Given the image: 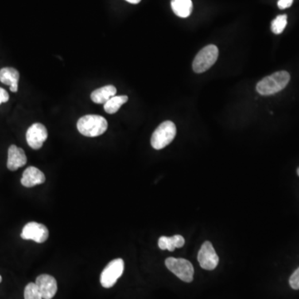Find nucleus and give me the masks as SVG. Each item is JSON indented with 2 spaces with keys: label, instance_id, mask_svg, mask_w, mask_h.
<instances>
[{
  "label": "nucleus",
  "instance_id": "21",
  "mask_svg": "<svg viewBox=\"0 0 299 299\" xmlns=\"http://www.w3.org/2000/svg\"><path fill=\"white\" fill-rule=\"evenodd\" d=\"M293 0H279L277 2V6L280 9H288L293 5Z\"/></svg>",
  "mask_w": 299,
  "mask_h": 299
},
{
  "label": "nucleus",
  "instance_id": "8",
  "mask_svg": "<svg viewBox=\"0 0 299 299\" xmlns=\"http://www.w3.org/2000/svg\"><path fill=\"white\" fill-rule=\"evenodd\" d=\"M219 257L217 255L212 244L205 241L198 253V261L199 265L206 270H213L219 264Z\"/></svg>",
  "mask_w": 299,
  "mask_h": 299
},
{
  "label": "nucleus",
  "instance_id": "18",
  "mask_svg": "<svg viewBox=\"0 0 299 299\" xmlns=\"http://www.w3.org/2000/svg\"><path fill=\"white\" fill-rule=\"evenodd\" d=\"M287 17L286 14H283V15H278L276 17L275 20L272 22L271 29L273 33L275 34H280L283 33L284 28L287 26Z\"/></svg>",
  "mask_w": 299,
  "mask_h": 299
},
{
  "label": "nucleus",
  "instance_id": "20",
  "mask_svg": "<svg viewBox=\"0 0 299 299\" xmlns=\"http://www.w3.org/2000/svg\"><path fill=\"white\" fill-rule=\"evenodd\" d=\"M289 284L291 288H293L295 290L299 289V268L292 274L289 278Z\"/></svg>",
  "mask_w": 299,
  "mask_h": 299
},
{
  "label": "nucleus",
  "instance_id": "11",
  "mask_svg": "<svg viewBox=\"0 0 299 299\" xmlns=\"http://www.w3.org/2000/svg\"><path fill=\"white\" fill-rule=\"evenodd\" d=\"M27 156L22 148L17 147V145H12L9 146L8 152V161L7 167L9 171L15 172L17 169L26 165Z\"/></svg>",
  "mask_w": 299,
  "mask_h": 299
},
{
  "label": "nucleus",
  "instance_id": "6",
  "mask_svg": "<svg viewBox=\"0 0 299 299\" xmlns=\"http://www.w3.org/2000/svg\"><path fill=\"white\" fill-rule=\"evenodd\" d=\"M125 264L122 258H116L105 267L101 273L100 283L105 288H113L124 272Z\"/></svg>",
  "mask_w": 299,
  "mask_h": 299
},
{
  "label": "nucleus",
  "instance_id": "22",
  "mask_svg": "<svg viewBox=\"0 0 299 299\" xmlns=\"http://www.w3.org/2000/svg\"><path fill=\"white\" fill-rule=\"evenodd\" d=\"M9 99V95L8 92H7L5 89L0 87V105L2 103H5V102H8Z\"/></svg>",
  "mask_w": 299,
  "mask_h": 299
},
{
  "label": "nucleus",
  "instance_id": "24",
  "mask_svg": "<svg viewBox=\"0 0 299 299\" xmlns=\"http://www.w3.org/2000/svg\"><path fill=\"white\" fill-rule=\"evenodd\" d=\"M297 176H299V168H297Z\"/></svg>",
  "mask_w": 299,
  "mask_h": 299
},
{
  "label": "nucleus",
  "instance_id": "14",
  "mask_svg": "<svg viewBox=\"0 0 299 299\" xmlns=\"http://www.w3.org/2000/svg\"><path fill=\"white\" fill-rule=\"evenodd\" d=\"M117 88L113 85H107L97 89L91 94V99L97 104H105L110 98L116 96Z\"/></svg>",
  "mask_w": 299,
  "mask_h": 299
},
{
  "label": "nucleus",
  "instance_id": "12",
  "mask_svg": "<svg viewBox=\"0 0 299 299\" xmlns=\"http://www.w3.org/2000/svg\"><path fill=\"white\" fill-rule=\"evenodd\" d=\"M46 178L44 174L34 166H29L23 173L21 184L24 187L31 188L38 184H44Z\"/></svg>",
  "mask_w": 299,
  "mask_h": 299
},
{
  "label": "nucleus",
  "instance_id": "16",
  "mask_svg": "<svg viewBox=\"0 0 299 299\" xmlns=\"http://www.w3.org/2000/svg\"><path fill=\"white\" fill-rule=\"evenodd\" d=\"M172 8L178 17H187L193 10V4L191 0H172Z\"/></svg>",
  "mask_w": 299,
  "mask_h": 299
},
{
  "label": "nucleus",
  "instance_id": "19",
  "mask_svg": "<svg viewBox=\"0 0 299 299\" xmlns=\"http://www.w3.org/2000/svg\"><path fill=\"white\" fill-rule=\"evenodd\" d=\"M24 299H44L35 283H29L24 289Z\"/></svg>",
  "mask_w": 299,
  "mask_h": 299
},
{
  "label": "nucleus",
  "instance_id": "10",
  "mask_svg": "<svg viewBox=\"0 0 299 299\" xmlns=\"http://www.w3.org/2000/svg\"><path fill=\"white\" fill-rule=\"evenodd\" d=\"M35 284L37 285L39 293L44 299H52L58 291L56 279L49 274H41L37 277Z\"/></svg>",
  "mask_w": 299,
  "mask_h": 299
},
{
  "label": "nucleus",
  "instance_id": "15",
  "mask_svg": "<svg viewBox=\"0 0 299 299\" xmlns=\"http://www.w3.org/2000/svg\"><path fill=\"white\" fill-rule=\"evenodd\" d=\"M184 245V237L176 234L172 237L161 236L159 238L158 246L161 250H169L172 252L176 248H182Z\"/></svg>",
  "mask_w": 299,
  "mask_h": 299
},
{
  "label": "nucleus",
  "instance_id": "3",
  "mask_svg": "<svg viewBox=\"0 0 299 299\" xmlns=\"http://www.w3.org/2000/svg\"><path fill=\"white\" fill-rule=\"evenodd\" d=\"M176 135V126L171 121L162 122L152 136V147L161 150L172 143Z\"/></svg>",
  "mask_w": 299,
  "mask_h": 299
},
{
  "label": "nucleus",
  "instance_id": "9",
  "mask_svg": "<svg viewBox=\"0 0 299 299\" xmlns=\"http://www.w3.org/2000/svg\"><path fill=\"white\" fill-rule=\"evenodd\" d=\"M47 138H48V130L43 124H33L27 130V142L28 145L33 149L39 150L42 148Z\"/></svg>",
  "mask_w": 299,
  "mask_h": 299
},
{
  "label": "nucleus",
  "instance_id": "5",
  "mask_svg": "<svg viewBox=\"0 0 299 299\" xmlns=\"http://www.w3.org/2000/svg\"><path fill=\"white\" fill-rule=\"evenodd\" d=\"M165 266L170 271L185 283L193 281L194 267L190 261L184 258L170 257L165 261Z\"/></svg>",
  "mask_w": 299,
  "mask_h": 299
},
{
  "label": "nucleus",
  "instance_id": "25",
  "mask_svg": "<svg viewBox=\"0 0 299 299\" xmlns=\"http://www.w3.org/2000/svg\"><path fill=\"white\" fill-rule=\"evenodd\" d=\"M2 282V277L0 276V283Z\"/></svg>",
  "mask_w": 299,
  "mask_h": 299
},
{
  "label": "nucleus",
  "instance_id": "2",
  "mask_svg": "<svg viewBox=\"0 0 299 299\" xmlns=\"http://www.w3.org/2000/svg\"><path fill=\"white\" fill-rule=\"evenodd\" d=\"M108 123L99 115H86L78 120L77 127L81 134L87 137H97L106 133Z\"/></svg>",
  "mask_w": 299,
  "mask_h": 299
},
{
  "label": "nucleus",
  "instance_id": "7",
  "mask_svg": "<svg viewBox=\"0 0 299 299\" xmlns=\"http://www.w3.org/2000/svg\"><path fill=\"white\" fill-rule=\"evenodd\" d=\"M21 238L25 240H33L36 243H44L49 236L48 228L37 222H29L23 228Z\"/></svg>",
  "mask_w": 299,
  "mask_h": 299
},
{
  "label": "nucleus",
  "instance_id": "17",
  "mask_svg": "<svg viewBox=\"0 0 299 299\" xmlns=\"http://www.w3.org/2000/svg\"><path fill=\"white\" fill-rule=\"evenodd\" d=\"M127 101V96H114L105 103V111L108 114H115Z\"/></svg>",
  "mask_w": 299,
  "mask_h": 299
},
{
  "label": "nucleus",
  "instance_id": "1",
  "mask_svg": "<svg viewBox=\"0 0 299 299\" xmlns=\"http://www.w3.org/2000/svg\"><path fill=\"white\" fill-rule=\"evenodd\" d=\"M289 80V73L286 71H280L262 79L256 86V89L261 95H273L285 88Z\"/></svg>",
  "mask_w": 299,
  "mask_h": 299
},
{
  "label": "nucleus",
  "instance_id": "4",
  "mask_svg": "<svg viewBox=\"0 0 299 299\" xmlns=\"http://www.w3.org/2000/svg\"><path fill=\"white\" fill-rule=\"evenodd\" d=\"M219 57V49L216 46H206L203 49L200 50L198 54L194 59L192 67L196 73H202L210 69Z\"/></svg>",
  "mask_w": 299,
  "mask_h": 299
},
{
  "label": "nucleus",
  "instance_id": "23",
  "mask_svg": "<svg viewBox=\"0 0 299 299\" xmlns=\"http://www.w3.org/2000/svg\"><path fill=\"white\" fill-rule=\"evenodd\" d=\"M126 1L130 3V4H133V5H137V4L141 2V0H126Z\"/></svg>",
  "mask_w": 299,
  "mask_h": 299
},
{
  "label": "nucleus",
  "instance_id": "13",
  "mask_svg": "<svg viewBox=\"0 0 299 299\" xmlns=\"http://www.w3.org/2000/svg\"><path fill=\"white\" fill-rule=\"evenodd\" d=\"M20 72L13 67H4L0 70V82L9 86L12 92H17L18 90Z\"/></svg>",
  "mask_w": 299,
  "mask_h": 299
}]
</instances>
